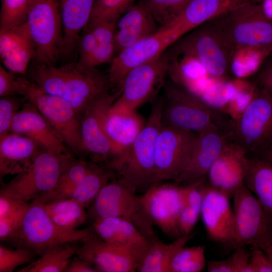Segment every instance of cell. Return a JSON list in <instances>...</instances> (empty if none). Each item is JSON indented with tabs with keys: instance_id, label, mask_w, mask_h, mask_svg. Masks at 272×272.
<instances>
[{
	"instance_id": "9c48e42d",
	"label": "cell",
	"mask_w": 272,
	"mask_h": 272,
	"mask_svg": "<svg viewBox=\"0 0 272 272\" xmlns=\"http://www.w3.org/2000/svg\"><path fill=\"white\" fill-rule=\"evenodd\" d=\"M171 46L173 54L196 60L214 78L222 80L231 73L233 52L210 20L189 32Z\"/></svg>"
},
{
	"instance_id": "f6af8a7d",
	"label": "cell",
	"mask_w": 272,
	"mask_h": 272,
	"mask_svg": "<svg viewBox=\"0 0 272 272\" xmlns=\"http://www.w3.org/2000/svg\"><path fill=\"white\" fill-rule=\"evenodd\" d=\"M15 247L0 245V272H12L19 266L30 263L37 255L29 249Z\"/></svg>"
},
{
	"instance_id": "f5cc1de1",
	"label": "cell",
	"mask_w": 272,
	"mask_h": 272,
	"mask_svg": "<svg viewBox=\"0 0 272 272\" xmlns=\"http://www.w3.org/2000/svg\"><path fill=\"white\" fill-rule=\"evenodd\" d=\"M257 158L272 163V143Z\"/></svg>"
},
{
	"instance_id": "6da1fadb",
	"label": "cell",
	"mask_w": 272,
	"mask_h": 272,
	"mask_svg": "<svg viewBox=\"0 0 272 272\" xmlns=\"http://www.w3.org/2000/svg\"><path fill=\"white\" fill-rule=\"evenodd\" d=\"M29 76L39 89L66 101L81 116L97 97L110 90L107 74L78 61L60 66L33 61Z\"/></svg>"
},
{
	"instance_id": "681fc988",
	"label": "cell",
	"mask_w": 272,
	"mask_h": 272,
	"mask_svg": "<svg viewBox=\"0 0 272 272\" xmlns=\"http://www.w3.org/2000/svg\"><path fill=\"white\" fill-rule=\"evenodd\" d=\"M246 272H272V264L263 250L251 247Z\"/></svg>"
},
{
	"instance_id": "d6986e66",
	"label": "cell",
	"mask_w": 272,
	"mask_h": 272,
	"mask_svg": "<svg viewBox=\"0 0 272 272\" xmlns=\"http://www.w3.org/2000/svg\"><path fill=\"white\" fill-rule=\"evenodd\" d=\"M202 191L200 216L208 235L215 241L232 246L234 215L230 197L205 183Z\"/></svg>"
},
{
	"instance_id": "4dcf8cb0",
	"label": "cell",
	"mask_w": 272,
	"mask_h": 272,
	"mask_svg": "<svg viewBox=\"0 0 272 272\" xmlns=\"http://www.w3.org/2000/svg\"><path fill=\"white\" fill-rule=\"evenodd\" d=\"M191 233L183 235L171 243L165 244L157 239L151 244L141 261L137 271L169 272V265L176 252L185 246L192 238Z\"/></svg>"
},
{
	"instance_id": "484cf974",
	"label": "cell",
	"mask_w": 272,
	"mask_h": 272,
	"mask_svg": "<svg viewBox=\"0 0 272 272\" xmlns=\"http://www.w3.org/2000/svg\"><path fill=\"white\" fill-rule=\"evenodd\" d=\"M45 150L31 138L10 132L0 138V176L16 175L27 169Z\"/></svg>"
},
{
	"instance_id": "7c38bea8",
	"label": "cell",
	"mask_w": 272,
	"mask_h": 272,
	"mask_svg": "<svg viewBox=\"0 0 272 272\" xmlns=\"http://www.w3.org/2000/svg\"><path fill=\"white\" fill-rule=\"evenodd\" d=\"M116 98L110 91L97 97L81 119V132L86 157L89 161L114 170L118 159L116 150L105 129L107 114Z\"/></svg>"
},
{
	"instance_id": "7bdbcfd3",
	"label": "cell",
	"mask_w": 272,
	"mask_h": 272,
	"mask_svg": "<svg viewBox=\"0 0 272 272\" xmlns=\"http://www.w3.org/2000/svg\"><path fill=\"white\" fill-rule=\"evenodd\" d=\"M234 249L233 253L225 259L208 261V271L246 272L249 261L250 252L245 247Z\"/></svg>"
},
{
	"instance_id": "30bf717a",
	"label": "cell",
	"mask_w": 272,
	"mask_h": 272,
	"mask_svg": "<svg viewBox=\"0 0 272 272\" xmlns=\"http://www.w3.org/2000/svg\"><path fill=\"white\" fill-rule=\"evenodd\" d=\"M25 23L35 48L33 61L54 64L62 44L59 0H31Z\"/></svg>"
},
{
	"instance_id": "2e32d148",
	"label": "cell",
	"mask_w": 272,
	"mask_h": 272,
	"mask_svg": "<svg viewBox=\"0 0 272 272\" xmlns=\"http://www.w3.org/2000/svg\"><path fill=\"white\" fill-rule=\"evenodd\" d=\"M176 40L171 29L160 27L154 34L121 50L110 63L107 73L110 89L114 90L117 96L129 72L160 56Z\"/></svg>"
},
{
	"instance_id": "cb8c5ba5",
	"label": "cell",
	"mask_w": 272,
	"mask_h": 272,
	"mask_svg": "<svg viewBox=\"0 0 272 272\" xmlns=\"http://www.w3.org/2000/svg\"><path fill=\"white\" fill-rule=\"evenodd\" d=\"M0 56L2 65L19 75L27 71L35 56V48L25 22L0 31Z\"/></svg>"
},
{
	"instance_id": "f546056e",
	"label": "cell",
	"mask_w": 272,
	"mask_h": 272,
	"mask_svg": "<svg viewBox=\"0 0 272 272\" xmlns=\"http://www.w3.org/2000/svg\"><path fill=\"white\" fill-rule=\"evenodd\" d=\"M244 164L245 186L272 214V163L258 158L246 157Z\"/></svg>"
},
{
	"instance_id": "60d3db41",
	"label": "cell",
	"mask_w": 272,
	"mask_h": 272,
	"mask_svg": "<svg viewBox=\"0 0 272 272\" xmlns=\"http://www.w3.org/2000/svg\"><path fill=\"white\" fill-rule=\"evenodd\" d=\"M160 27L172 21L191 0H141Z\"/></svg>"
},
{
	"instance_id": "8992f818",
	"label": "cell",
	"mask_w": 272,
	"mask_h": 272,
	"mask_svg": "<svg viewBox=\"0 0 272 272\" xmlns=\"http://www.w3.org/2000/svg\"><path fill=\"white\" fill-rule=\"evenodd\" d=\"M72 152H40L29 167L3 184L0 195L31 202L47 195L76 159Z\"/></svg>"
},
{
	"instance_id": "f35d334b",
	"label": "cell",
	"mask_w": 272,
	"mask_h": 272,
	"mask_svg": "<svg viewBox=\"0 0 272 272\" xmlns=\"http://www.w3.org/2000/svg\"><path fill=\"white\" fill-rule=\"evenodd\" d=\"M205 248L202 245L180 248L169 265V272H200L206 266Z\"/></svg>"
},
{
	"instance_id": "603a6c76",
	"label": "cell",
	"mask_w": 272,
	"mask_h": 272,
	"mask_svg": "<svg viewBox=\"0 0 272 272\" xmlns=\"http://www.w3.org/2000/svg\"><path fill=\"white\" fill-rule=\"evenodd\" d=\"M250 2L249 0H191L172 21L170 28L177 39L206 22Z\"/></svg>"
},
{
	"instance_id": "db71d44e",
	"label": "cell",
	"mask_w": 272,
	"mask_h": 272,
	"mask_svg": "<svg viewBox=\"0 0 272 272\" xmlns=\"http://www.w3.org/2000/svg\"><path fill=\"white\" fill-rule=\"evenodd\" d=\"M263 251L272 264V242Z\"/></svg>"
},
{
	"instance_id": "ffe728a7",
	"label": "cell",
	"mask_w": 272,
	"mask_h": 272,
	"mask_svg": "<svg viewBox=\"0 0 272 272\" xmlns=\"http://www.w3.org/2000/svg\"><path fill=\"white\" fill-rule=\"evenodd\" d=\"M228 142L224 127L215 126L197 133L190 160L175 183L188 184L207 179L210 169Z\"/></svg>"
},
{
	"instance_id": "1f68e13d",
	"label": "cell",
	"mask_w": 272,
	"mask_h": 272,
	"mask_svg": "<svg viewBox=\"0 0 272 272\" xmlns=\"http://www.w3.org/2000/svg\"><path fill=\"white\" fill-rule=\"evenodd\" d=\"M80 242L56 246L41 254L19 272H65L70 262L80 246Z\"/></svg>"
},
{
	"instance_id": "f1b7e54d",
	"label": "cell",
	"mask_w": 272,
	"mask_h": 272,
	"mask_svg": "<svg viewBox=\"0 0 272 272\" xmlns=\"http://www.w3.org/2000/svg\"><path fill=\"white\" fill-rule=\"evenodd\" d=\"M95 0H59L62 25L61 55H72L80 36L88 25Z\"/></svg>"
},
{
	"instance_id": "ac0fdd59",
	"label": "cell",
	"mask_w": 272,
	"mask_h": 272,
	"mask_svg": "<svg viewBox=\"0 0 272 272\" xmlns=\"http://www.w3.org/2000/svg\"><path fill=\"white\" fill-rule=\"evenodd\" d=\"M76 255L99 272H133L141 262L130 250L102 240L95 234L82 243Z\"/></svg>"
},
{
	"instance_id": "ab89813d",
	"label": "cell",
	"mask_w": 272,
	"mask_h": 272,
	"mask_svg": "<svg viewBox=\"0 0 272 272\" xmlns=\"http://www.w3.org/2000/svg\"><path fill=\"white\" fill-rule=\"evenodd\" d=\"M135 1L95 0L90 21L85 28L101 22L117 21L123 13L135 4Z\"/></svg>"
},
{
	"instance_id": "7a4b0ae2",
	"label": "cell",
	"mask_w": 272,
	"mask_h": 272,
	"mask_svg": "<svg viewBox=\"0 0 272 272\" xmlns=\"http://www.w3.org/2000/svg\"><path fill=\"white\" fill-rule=\"evenodd\" d=\"M251 100L224 130L229 142L248 157H258L272 143V94L255 85Z\"/></svg>"
},
{
	"instance_id": "4316f807",
	"label": "cell",
	"mask_w": 272,
	"mask_h": 272,
	"mask_svg": "<svg viewBox=\"0 0 272 272\" xmlns=\"http://www.w3.org/2000/svg\"><path fill=\"white\" fill-rule=\"evenodd\" d=\"M91 229L101 240L130 250L140 258L141 261L152 242L132 223L120 218L96 220Z\"/></svg>"
},
{
	"instance_id": "277c9868",
	"label": "cell",
	"mask_w": 272,
	"mask_h": 272,
	"mask_svg": "<svg viewBox=\"0 0 272 272\" xmlns=\"http://www.w3.org/2000/svg\"><path fill=\"white\" fill-rule=\"evenodd\" d=\"M162 122L196 133L215 126L224 127L228 119L182 85L165 82Z\"/></svg>"
},
{
	"instance_id": "f907efd6",
	"label": "cell",
	"mask_w": 272,
	"mask_h": 272,
	"mask_svg": "<svg viewBox=\"0 0 272 272\" xmlns=\"http://www.w3.org/2000/svg\"><path fill=\"white\" fill-rule=\"evenodd\" d=\"M65 272H97V271L90 263L77 256L73 258Z\"/></svg>"
},
{
	"instance_id": "52a82bcc",
	"label": "cell",
	"mask_w": 272,
	"mask_h": 272,
	"mask_svg": "<svg viewBox=\"0 0 272 272\" xmlns=\"http://www.w3.org/2000/svg\"><path fill=\"white\" fill-rule=\"evenodd\" d=\"M136 188L122 177L108 182L88 208V217L93 221L117 217L132 223L151 241L156 238L153 223L147 213Z\"/></svg>"
},
{
	"instance_id": "74e56055",
	"label": "cell",
	"mask_w": 272,
	"mask_h": 272,
	"mask_svg": "<svg viewBox=\"0 0 272 272\" xmlns=\"http://www.w3.org/2000/svg\"><path fill=\"white\" fill-rule=\"evenodd\" d=\"M271 51L272 47L245 48L235 51L231 59V73L238 78L253 76Z\"/></svg>"
},
{
	"instance_id": "4fadbf2b",
	"label": "cell",
	"mask_w": 272,
	"mask_h": 272,
	"mask_svg": "<svg viewBox=\"0 0 272 272\" xmlns=\"http://www.w3.org/2000/svg\"><path fill=\"white\" fill-rule=\"evenodd\" d=\"M169 71V55L160 56L129 72L124 77L113 108L136 110L152 100L164 87Z\"/></svg>"
},
{
	"instance_id": "83f0119b",
	"label": "cell",
	"mask_w": 272,
	"mask_h": 272,
	"mask_svg": "<svg viewBox=\"0 0 272 272\" xmlns=\"http://www.w3.org/2000/svg\"><path fill=\"white\" fill-rule=\"evenodd\" d=\"M145 123L146 121L136 110L118 109L111 106L106 117L105 129L118 155L114 169L116 172L123 156Z\"/></svg>"
},
{
	"instance_id": "8fae6325",
	"label": "cell",
	"mask_w": 272,
	"mask_h": 272,
	"mask_svg": "<svg viewBox=\"0 0 272 272\" xmlns=\"http://www.w3.org/2000/svg\"><path fill=\"white\" fill-rule=\"evenodd\" d=\"M234 248L250 246L262 250L272 242V214L245 186L233 196Z\"/></svg>"
},
{
	"instance_id": "816d5d0a",
	"label": "cell",
	"mask_w": 272,
	"mask_h": 272,
	"mask_svg": "<svg viewBox=\"0 0 272 272\" xmlns=\"http://www.w3.org/2000/svg\"><path fill=\"white\" fill-rule=\"evenodd\" d=\"M261 6L264 14L272 19V0H263Z\"/></svg>"
},
{
	"instance_id": "e0dca14e",
	"label": "cell",
	"mask_w": 272,
	"mask_h": 272,
	"mask_svg": "<svg viewBox=\"0 0 272 272\" xmlns=\"http://www.w3.org/2000/svg\"><path fill=\"white\" fill-rule=\"evenodd\" d=\"M154 184L140 196L153 224L167 235L177 239L181 236L179 218L185 205L187 185Z\"/></svg>"
},
{
	"instance_id": "d4e9b609",
	"label": "cell",
	"mask_w": 272,
	"mask_h": 272,
	"mask_svg": "<svg viewBox=\"0 0 272 272\" xmlns=\"http://www.w3.org/2000/svg\"><path fill=\"white\" fill-rule=\"evenodd\" d=\"M160 28L142 1L135 3L116 21L114 37L115 55L133 43L154 34Z\"/></svg>"
},
{
	"instance_id": "3957f363",
	"label": "cell",
	"mask_w": 272,
	"mask_h": 272,
	"mask_svg": "<svg viewBox=\"0 0 272 272\" xmlns=\"http://www.w3.org/2000/svg\"><path fill=\"white\" fill-rule=\"evenodd\" d=\"M210 21L233 54L242 48L272 47V19L261 4L248 2Z\"/></svg>"
},
{
	"instance_id": "bcb514c9",
	"label": "cell",
	"mask_w": 272,
	"mask_h": 272,
	"mask_svg": "<svg viewBox=\"0 0 272 272\" xmlns=\"http://www.w3.org/2000/svg\"><path fill=\"white\" fill-rule=\"evenodd\" d=\"M27 99L20 96H9L0 99V138L11 132L13 119Z\"/></svg>"
},
{
	"instance_id": "b9f144b4",
	"label": "cell",
	"mask_w": 272,
	"mask_h": 272,
	"mask_svg": "<svg viewBox=\"0 0 272 272\" xmlns=\"http://www.w3.org/2000/svg\"><path fill=\"white\" fill-rule=\"evenodd\" d=\"M31 0H1L0 31L24 23Z\"/></svg>"
},
{
	"instance_id": "8d00e7d4",
	"label": "cell",
	"mask_w": 272,
	"mask_h": 272,
	"mask_svg": "<svg viewBox=\"0 0 272 272\" xmlns=\"http://www.w3.org/2000/svg\"><path fill=\"white\" fill-rule=\"evenodd\" d=\"M30 202L0 195V239L7 241L21 224Z\"/></svg>"
},
{
	"instance_id": "d6a6232c",
	"label": "cell",
	"mask_w": 272,
	"mask_h": 272,
	"mask_svg": "<svg viewBox=\"0 0 272 272\" xmlns=\"http://www.w3.org/2000/svg\"><path fill=\"white\" fill-rule=\"evenodd\" d=\"M41 203L50 218L66 229H78L88 217L86 208L71 197Z\"/></svg>"
},
{
	"instance_id": "7dc6e473",
	"label": "cell",
	"mask_w": 272,
	"mask_h": 272,
	"mask_svg": "<svg viewBox=\"0 0 272 272\" xmlns=\"http://www.w3.org/2000/svg\"><path fill=\"white\" fill-rule=\"evenodd\" d=\"M251 82L272 94V51L252 76Z\"/></svg>"
},
{
	"instance_id": "9a60e30c",
	"label": "cell",
	"mask_w": 272,
	"mask_h": 272,
	"mask_svg": "<svg viewBox=\"0 0 272 272\" xmlns=\"http://www.w3.org/2000/svg\"><path fill=\"white\" fill-rule=\"evenodd\" d=\"M197 138L195 132L162 125L156 143L154 184L177 179L190 160Z\"/></svg>"
},
{
	"instance_id": "d590c367",
	"label": "cell",
	"mask_w": 272,
	"mask_h": 272,
	"mask_svg": "<svg viewBox=\"0 0 272 272\" xmlns=\"http://www.w3.org/2000/svg\"><path fill=\"white\" fill-rule=\"evenodd\" d=\"M94 164L86 159H76L62 173L52 191L41 199L35 200L46 202L70 197Z\"/></svg>"
},
{
	"instance_id": "836d02e7",
	"label": "cell",
	"mask_w": 272,
	"mask_h": 272,
	"mask_svg": "<svg viewBox=\"0 0 272 272\" xmlns=\"http://www.w3.org/2000/svg\"><path fill=\"white\" fill-rule=\"evenodd\" d=\"M116 21L101 22L86 28L92 29L97 45L94 52L88 57L81 62H78L80 64L87 67H97L111 62L115 56L114 37Z\"/></svg>"
},
{
	"instance_id": "c3c4849f",
	"label": "cell",
	"mask_w": 272,
	"mask_h": 272,
	"mask_svg": "<svg viewBox=\"0 0 272 272\" xmlns=\"http://www.w3.org/2000/svg\"><path fill=\"white\" fill-rule=\"evenodd\" d=\"M200 209L185 203L178 222L181 236L191 232L200 216Z\"/></svg>"
},
{
	"instance_id": "5bb4252c",
	"label": "cell",
	"mask_w": 272,
	"mask_h": 272,
	"mask_svg": "<svg viewBox=\"0 0 272 272\" xmlns=\"http://www.w3.org/2000/svg\"><path fill=\"white\" fill-rule=\"evenodd\" d=\"M26 98L35 105L74 155L86 159L81 132L82 116L77 110L64 99L44 92L34 83Z\"/></svg>"
},
{
	"instance_id": "ee69618b",
	"label": "cell",
	"mask_w": 272,
	"mask_h": 272,
	"mask_svg": "<svg viewBox=\"0 0 272 272\" xmlns=\"http://www.w3.org/2000/svg\"><path fill=\"white\" fill-rule=\"evenodd\" d=\"M32 82L0 66V96H17L26 98Z\"/></svg>"
},
{
	"instance_id": "ba28073f",
	"label": "cell",
	"mask_w": 272,
	"mask_h": 272,
	"mask_svg": "<svg viewBox=\"0 0 272 272\" xmlns=\"http://www.w3.org/2000/svg\"><path fill=\"white\" fill-rule=\"evenodd\" d=\"M162 108V100L155 102L144 127L125 153L117 171L136 188L154 182L156 143L163 125Z\"/></svg>"
},
{
	"instance_id": "44dd1931",
	"label": "cell",
	"mask_w": 272,
	"mask_h": 272,
	"mask_svg": "<svg viewBox=\"0 0 272 272\" xmlns=\"http://www.w3.org/2000/svg\"><path fill=\"white\" fill-rule=\"evenodd\" d=\"M11 131L31 138L47 151L58 153L72 152L29 100L15 116Z\"/></svg>"
},
{
	"instance_id": "7402d4cb",
	"label": "cell",
	"mask_w": 272,
	"mask_h": 272,
	"mask_svg": "<svg viewBox=\"0 0 272 272\" xmlns=\"http://www.w3.org/2000/svg\"><path fill=\"white\" fill-rule=\"evenodd\" d=\"M245 157L241 150L228 142L208 172V184L230 198L233 197L245 185Z\"/></svg>"
},
{
	"instance_id": "5b68a950",
	"label": "cell",
	"mask_w": 272,
	"mask_h": 272,
	"mask_svg": "<svg viewBox=\"0 0 272 272\" xmlns=\"http://www.w3.org/2000/svg\"><path fill=\"white\" fill-rule=\"evenodd\" d=\"M94 235L91 228L70 229L56 224L42 203L30 202L21 225L8 239L15 247L27 248L40 255L56 246L82 243Z\"/></svg>"
},
{
	"instance_id": "e575fe53",
	"label": "cell",
	"mask_w": 272,
	"mask_h": 272,
	"mask_svg": "<svg viewBox=\"0 0 272 272\" xmlns=\"http://www.w3.org/2000/svg\"><path fill=\"white\" fill-rule=\"evenodd\" d=\"M116 173L105 166L95 163L70 197L88 208L102 188L116 177Z\"/></svg>"
}]
</instances>
